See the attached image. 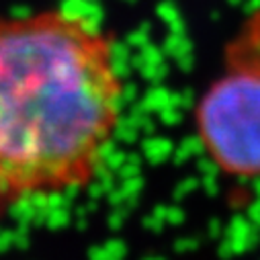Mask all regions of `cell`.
I'll list each match as a JSON object with an SVG mask.
<instances>
[{"label": "cell", "mask_w": 260, "mask_h": 260, "mask_svg": "<svg viewBox=\"0 0 260 260\" xmlns=\"http://www.w3.org/2000/svg\"><path fill=\"white\" fill-rule=\"evenodd\" d=\"M123 80L86 17L0 19V203L86 186L119 127Z\"/></svg>", "instance_id": "6da1fadb"}, {"label": "cell", "mask_w": 260, "mask_h": 260, "mask_svg": "<svg viewBox=\"0 0 260 260\" xmlns=\"http://www.w3.org/2000/svg\"><path fill=\"white\" fill-rule=\"evenodd\" d=\"M197 132L219 170L260 176V74L228 68L197 105Z\"/></svg>", "instance_id": "7a4b0ae2"}, {"label": "cell", "mask_w": 260, "mask_h": 260, "mask_svg": "<svg viewBox=\"0 0 260 260\" xmlns=\"http://www.w3.org/2000/svg\"><path fill=\"white\" fill-rule=\"evenodd\" d=\"M228 68L260 74V9L252 11L228 45Z\"/></svg>", "instance_id": "3957f363"}]
</instances>
